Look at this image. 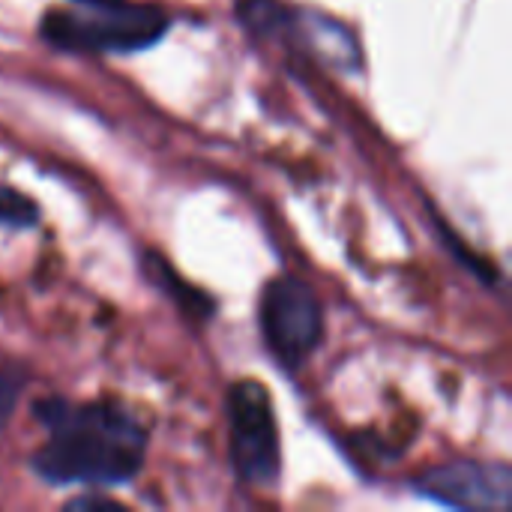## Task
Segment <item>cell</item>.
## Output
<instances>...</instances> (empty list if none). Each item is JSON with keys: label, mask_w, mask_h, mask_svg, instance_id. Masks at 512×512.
Instances as JSON below:
<instances>
[{"label": "cell", "mask_w": 512, "mask_h": 512, "mask_svg": "<svg viewBox=\"0 0 512 512\" xmlns=\"http://www.w3.org/2000/svg\"><path fill=\"white\" fill-rule=\"evenodd\" d=\"M48 441L33 453V471L54 486H114L132 480L147 456V429L117 402H36Z\"/></svg>", "instance_id": "obj_1"}, {"label": "cell", "mask_w": 512, "mask_h": 512, "mask_svg": "<svg viewBox=\"0 0 512 512\" xmlns=\"http://www.w3.org/2000/svg\"><path fill=\"white\" fill-rule=\"evenodd\" d=\"M42 39L60 51H138L162 39L168 30V15L147 3H105L81 9H51L42 15Z\"/></svg>", "instance_id": "obj_2"}, {"label": "cell", "mask_w": 512, "mask_h": 512, "mask_svg": "<svg viewBox=\"0 0 512 512\" xmlns=\"http://www.w3.org/2000/svg\"><path fill=\"white\" fill-rule=\"evenodd\" d=\"M231 462L252 486H273L279 480V432L267 387L258 381H237L228 393Z\"/></svg>", "instance_id": "obj_3"}, {"label": "cell", "mask_w": 512, "mask_h": 512, "mask_svg": "<svg viewBox=\"0 0 512 512\" xmlns=\"http://www.w3.org/2000/svg\"><path fill=\"white\" fill-rule=\"evenodd\" d=\"M261 330L288 369L303 366L324 339V312L315 291L294 276L273 279L261 300Z\"/></svg>", "instance_id": "obj_4"}, {"label": "cell", "mask_w": 512, "mask_h": 512, "mask_svg": "<svg viewBox=\"0 0 512 512\" xmlns=\"http://www.w3.org/2000/svg\"><path fill=\"white\" fill-rule=\"evenodd\" d=\"M414 492L456 510H510L512 474L507 465L453 462L420 474Z\"/></svg>", "instance_id": "obj_5"}, {"label": "cell", "mask_w": 512, "mask_h": 512, "mask_svg": "<svg viewBox=\"0 0 512 512\" xmlns=\"http://www.w3.org/2000/svg\"><path fill=\"white\" fill-rule=\"evenodd\" d=\"M147 264H150V276L180 303V309L183 312H189L192 318H207L210 312H213V300L207 297V294H201V291H195V288H189L159 255H147Z\"/></svg>", "instance_id": "obj_6"}, {"label": "cell", "mask_w": 512, "mask_h": 512, "mask_svg": "<svg viewBox=\"0 0 512 512\" xmlns=\"http://www.w3.org/2000/svg\"><path fill=\"white\" fill-rule=\"evenodd\" d=\"M237 15L249 30L261 36H273L294 21L291 9L279 0H237Z\"/></svg>", "instance_id": "obj_7"}, {"label": "cell", "mask_w": 512, "mask_h": 512, "mask_svg": "<svg viewBox=\"0 0 512 512\" xmlns=\"http://www.w3.org/2000/svg\"><path fill=\"white\" fill-rule=\"evenodd\" d=\"M0 222L24 228V225L36 222V204L30 198H24L21 192L0 186Z\"/></svg>", "instance_id": "obj_8"}, {"label": "cell", "mask_w": 512, "mask_h": 512, "mask_svg": "<svg viewBox=\"0 0 512 512\" xmlns=\"http://www.w3.org/2000/svg\"><path fill=\"white\" fill-rule=\"evenodd\" d=\"M18 387H21V381L12 372H0V423L12 414V405L18 399Z\"/></svg>", "instance_id": "obj_9"}, {"label": "cell", "mask_w": 512, "mask_h": 512, "mask_svg": "<svg viewBox=\"0 0 512 512\" xmlns=\"http://www.w3.org/2000/svg\"><path fill=\"white\" fill-rule=\"evenodd\" d=\"M69 510H123V504H117V501H111V498H105V495H93V498H75V501H69L66 504Z\"/></svg>", "instance_id": "obj_10"}, {"label": "cell", "mask_w": 512, "mask_h": 512, "mask_svg": "<svg viewBox=\"0 0 512 512\" xmlns=\"http://www.w3.org/2000/svg\"><path fill=\"white\" fill-rule=\"evenodd\" d=\"M78 6H105V3H117V0H75Z\"/></svg>", "instance_id": "obj_11"}]
</instances>
